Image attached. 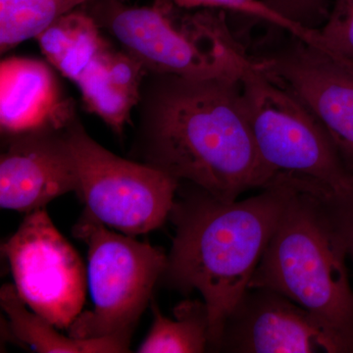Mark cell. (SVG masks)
<instances>
[{"mask_svg": "<svg viewBox=\"0 0 353 353\" xmlns=\"http://www.w3.org/2000/svg\"><path fill=\"white\" fill-rule=\"evenodd\" d=\"M75 114L74 104L65 101L41 126L2 134L1 208L30 213L58 196L78 192V170L66 132Z\"/></svg>", "mask_w": 353, "mask_h": 353, "instance_id": "10", "label": "cell"}, {"mask_svg": "<svg viewBox=\"0 0 353 353\" xmlns=\"http://www.w3.org/2000/svg\"><path fill=\"white\" fill-rule=\"evenodd\" d=\"M273 34L269 31L254 44L250 55L314 114L353 176V64L289 32Z\"/></svg>", "mask_w": 353, "mask_h": 353, "instance_id": "8", "label": "cell"}, {"mask_svg": "<svg viewBox=\"0 0 353 353\" xmlns=\"http://www.w3.org/2000/svg\"><path fill=\"white\" fill-rule=\"evenodd\" d=\"M150 331L137 352L141 353H201L208 350V309L203 301L187 299L174 308L175 320L165 317L152 303Z\"/></svg>", "mask_w": 353, "mask_h": 353, "instance_id": "16", "label": "cell"}, {"mask_svg": "<svg viewBox=\"0 0 353 353\" xmlns=\"http://www.w3.org/2000/svg\"><path fill=\"white\" fill-rule=\"evenodd\" d=\"M132 157L231 202L276 178L246 117L240 78L148 72L136 108Z\"/></svg>", "mask_w": 353, "mask_h": 353, "instance_id": "1", "label": "cell"}, {"mask_svg": "<svg viewBox=\"0 0 353 353\" xmlns=\"http://www.w3.org/2000/svg\"><path fill=\"white\" fill-rule=\"evenodd\" d=\"M67 2L73 7L74 9L80 8L87 4L88 2L92 1V0H66Z\"/></svg>", "mask_w": 353, "mask_h": 353, "instance_id": "21", "label": "cell"}, {"mask_svg": "<svg viewBox=\"0 0 353 353\" xmlns=\"http://www.w3.org/2000/svg\"><path fill=\"white\" fill-rule=\"evenodd\" d=\"M288 19L309 29L318 30L328 17L331 0H264Z\"/></svg>", "mask_w": 353, "mask_h": 353, "instance_id": "19", "label": "cell"}, {"mask_svg": "<svg viewBox=\"0 0 353 353\" xmlns=\"http://www.w3.org/2000/svg\"><path fill=\"white\" fill-rule=\"evenodd\" d=\"M79 176L77 194L105 226L136 236L164 224L180 182L150 165L125 159L94 141L77 114L66 126Z\"/></svg>", "mask_w": 353, "mask_h": 353, "instance_id": "7", "label": "cell"}, {"mask_svg": "<svg viewBox=\"0 0 353 353\" xmlns=\"http://www.w3.org/2000/svg\"><path fill=\"white\" fill-rule=\"evenodd\" d=\"M341 229L347 241L348 257L353 263V185L347 194L334 199Z\"/></svg>", "mask_w": 353, "mask_h": 353, "instance_id": "20", "label": "cell"}, {"mask_svg": "<svg viewBox=\"0 0 353 353\" xmlns=\"http://www.w3.org/2000/svg\"><path fill=\"white\" fill-rule=\"evenodd\" d=\"M73 234L88 245V284L94 308L76 318L69 336H110L130 345L139 318L152 301L167 255L161 248L111 231L87 210Z\"/></svg>", "mask_w": 353, "mask_h": 353, "instance_id": "5", "label": "cell"}, {"mask_svg": "<svg viewBox=\"0 0 353 353\" xmlns=\"http://www.w3.org/2000/svg\"><path fill=\"white\" fill-rule=\"evenodd\" d=\"M148 70L124 50L112 46L97 58L76 82L85 108L121 136L141 99Z\"/></svg>", "mask_w": 353, "mask_h": 353, "instance_id": "12", "label": "cell"}, {"mask_svg": "<svg viewBox=\"0 0 353 353\" xmlns=\"http://www.w3.org/2000/svg\"><path fill=\"white\" fill-rule=\"evenodd\" d=\"M0 304L6 313V333L14 340L43 353L129 352L130 345L119 339H76L59 334L57 327L38 313L29 310L15 285L6 284L0 290Z\"/></svg>", "mask_w": 353, "mask_h": 353, "instance_id": "14", "label": "cell"}, {"mask_svg": "<svg viewBox=\"0 0 353 353\" xmlns=\"http://www.w3.org/2000/svg\"><path fill=\"white\" fill-rule=\"evenodd\" d=\"M297 181L279 174L257 196L231 202L180 183L169 215L175 236L159 283L201 294L210 321L209 352H218L225 319L248 289Z\"/></svg>", "mask_w": 353, "mask_h": 353, "instance_id": "2", "label": "cell"}, {"mask_svg": "<svg viewBox=\"0 0 353 353\" xmlns=\"http://www.w3.org/2000/svg\"><path fill=\"white\" fill-rule=\"evenodd\" d=\"M1 250L28 307L57 329H68L83 312L88 270L46 209L28 213Z\"/></svg>", "mask_w": 353, "mask_h": 353, "instance_id": "9", "label": "cell"}, {"mask_svg": "<svg viewBox=\"0 0 353 353\" xmlns=\"http://www.w3.org/2000/svg\"><path fill=\"white\" fill-rule=\"evenodd\" d=\"M83 6L65 14L37 37L50 64L76 83L111 44Z\"/></svg>", "mask_w": 353, "mask_h": 353, "instance_id": "15", "label": "cell"}, {"mask_svg": "<svg viewBox=\"0 0 353 353\" xmlns=\"http://www.w3.org/2000/svg\"><path fill=\"white\" fill-rule=\"evenodd\" d=\"M336 196L299 179L248 288H266L289 297L352 353L353 290Z\"/></svg>", "mask_w": 353, "mask_h": 353, "instance_id": "3", "label": "cell"}, {"mask_svg": "<svg viewBox=\"0 0 353 353\" xmlns=\"http://www.w3.org/2000/svg\"><path fill=\"white\" fill-rule=\"evenodd\" d=\"M240 80L248 124L269 168L276 175L317 183L338 196L347 194L353 176L310 109L267 76L254 59Z\"/></svg>", "mask_w": 353, "mask_h": 353, "instance_id": "6", "label": "cell"}, {"mask_svg": "<svg viewBox=\"0 0 353 353\" xmlns=\"http://www.w3.org/2000/svg\"><path fill=\"white\" fill-rule=\"evenodd\" d=\"M217 352L348 353L312 313L266 288H248L230 311Z\"/></svg>", "mask_w": 353, "mask_h": 353, "instance_id": "11", "label": "cell"}, {"mask_svg": "<svg viewBox=\"0 0 353 353\" xmlns=\"http://www.w3.org/2000/svg\"><path fill=\"white\" fill-rule=\"evenodd\" d=\"M85 6L97 25L148 72L188 78H241L252 64L248 44L227 12L181 8L171 0L134 6L122 0Z\"/></svg>", "mask_w": 353, "mask_h": 353, "instance_id": "4", "label": "cell"}, {"mask_svg": "<svg viewBox=\"0 0 353 353\" xmlns=\"http://www.w3.org/2000/svg\"><path fill=\"white\" fill-rule=\"evenodd\" d=\"M319 32L330 54L353 64V0H334Z\"/></svg>", "mask_w": 353, "mask_h": 353, "instance_id": "18", "label": "cell"}, {"mask_svg": "<svg viewBox=\"0 0 353 353\" xmlns=\"http://www.w3.org/2000/svg\"><path fill=\"white\" fill-rule=\"evenodd\" d=\"M181 8L217 9L225 11L228 15L239 17L246 22L266 26L269 30L289 32L306 43L325 50L319 29H309L288 19L282 14L271 8L264 0H171Z\"/></svg>", "mask_w": 353, "mask_h": 353, "instance_id": "17", "label": "cell"}, {"mask_svg": "<svg viewBox=\"0 0 353 353\" xmlns=\"http://www.w3.org/2000/svg\"><path fill=\"white\" fill-rule=\"evenodd\" d=\"M1 134H16L41 126L57 114L60 99L50 67L31 58H9L0 68Z\"/></svg>", "mask_w": 353, "mask_h": 353, "instance_id": "13", "label": "cell"}]
</instances>
